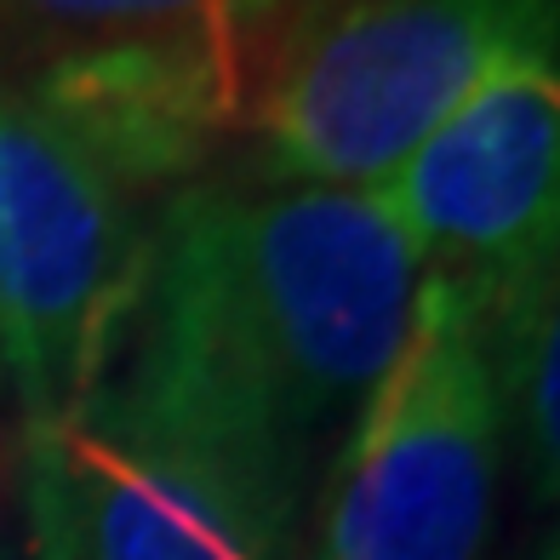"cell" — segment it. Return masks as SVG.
Listing matches in <instances>:
<instances>
[{
  "label": "cell",
  "instance_id": "cell-9",
  "mask_svg": "<svg viewBox=\"0 0 560 560\" xmlns=\"http://www.w3.org/2000/svg\"><path fill=\"white\" fill-rule=\"evenodd\" d=\"M526 560H560V515H555V526L544 532V538L532 544V555H526Z\"/></svg>",
  "mask_w": 560,
  "mask_h": 560
},
{
  "label": "cell",
  "instance_id": "cell-5",
  "mask_svg": "<svg viewBox=\"0 0 560 560\" xmlns=\"http://www.w3.org/2000/svg\"><path fill=\"white\" fill-rule=\"evenodd\" d=\"M166 200L0 86V400L52 435L132 338Z\"/></svg>",
  "mask_w": 560,
  "mask_h": 560
},
{
  "label": "cell",
  "instance_id": "cell-10",
  "mask_svg": "<svg viewBox=\"0 0 560 560\" xmlns=\"http://www.w3.org/2000/svg\"><path fill=\"white\" fill-rule=\"evenodd\" d=\"M0 475H7V469H0Z\"/></svg>",
  "mask_w": 560,
  "mask_h": 560
},
{
  "label": "cell",
  "instance_id": "cell-2",
  "mask_svg": "<svg viewBox=\"0 0 560 560\" xmlns=\"http://www.w3.org/2000/svg\"><path fill=\"white\" fill-rule=\"evenodd\" d=\"M320 457L212 372L126 338L52 435H30L35 560H303Z\"/></svg>",
  "mask_w": 560,
  "mask_h": 560
},
{
  "label": "cell",
  "instance_id": "cell-7",
  "mask_svg": "<svg viewBox=\"0 0 560 560\" xmlns=\"http://www.w3.org/2000/svg\"><path fill=\"white\" fill-rule=\"evenodd\" d=\"M429 287L492 315L560 241V74L515 69L366 189Z\"/></svg>",
  "mask_w": 560,
  "mask_h": 560
},
{
  "label": "cell",
  "instance_id": "cell-8",
  "mask_svg": "<svg viewBox=\"0 0 560 560\" xmlns=\"http://www.w3.org/2000/svg\"><path fill=\"white\" fill-rule=\"evenodd\" d=\"M492 366L509 418V469L532 509L560 515V241L487 315Z\"/></svg>",
  "mask_w": 560,
  "mask_h": 560
},
{
  "label": "cell",
  "instance_id": "cell-6",
  "mask_svg": "<svg viewBox=\"0 0 560 560\" xmlns=\"http://www.w3.org/2000/svg\"><path fill=\"white\" fill-rule=\"evenodd\" d=\"M503 469L487 315L423 280L400 354L320 464L303 560H487Z\"/></svg>",
  "mask_w": 560,
  "mask_h": 560
},
{
  "label": "cell",
  "instance_id": "cell-1",
  "mask_svg": "<svg viewBox=\"0 0 560 560\" xmlns=\"http://www.w3.org/2000/svg\"><path fill=\"white\" fill-rule=\"evenodd\" d=\"M423 269L366 189L207 172L166 195L132 332L326 464L418 320Z\"/></svg>",
  "mask_w": 560,
  "mask_h": 560
},
{
  "label": "cell",
  "instance_id": "cell-4",
  "mask_svg": "<svg viewBox=\"0 0 560 560\" xmlns=\"http://www.w3.org/2000/svg\"><path fill=\"white\" fill-rule=\"evenodd\" d=\"M315 0H0V86L143 195L218 172L280 35Z\"/></svg>",
  "mask_w": 560,
  "mask_h": 560
},
{
  "label": "cell",
  "instance_id": "cell-3",
  "mask_svg": "<svg viewBox=\"0 0 560 560\" xmlns=\"http://www.w3.org/2000/svg\"><path fill=\"white\" fill-rule=\"evenodd\" d=\"M515 69L560 74V0H315L241 120V172L372 189Z\"/></svg>",
  "mask_w": 560,
  "mask_h": 560
}]
</instances>
